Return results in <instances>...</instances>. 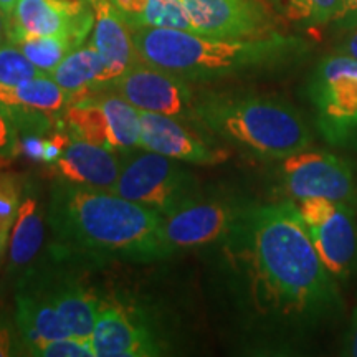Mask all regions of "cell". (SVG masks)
I'll list each match as a JSON object with an SVG mask.
<instances>
[{
	"label": "cell",
	"instance_id": "11",
	"mask_svg": "<svg viewBox=\"0 0 357 357\" xmlns=\"http://www.w3.org/2000/svg\"><path fill=\"white\" fill-rule=\"evenodd\" d=\"M245 205L230 199L199 197L162 217V236L169 253L215 247L235 227Z\"/></svg>",
	"mask_w": 357,
	"mask_h": 357
},
{
	"label": "cell",
	"instance_id": "9",
	"mask_svg": "<svg viewBox=\"0 0 357 357\" xmlns=\"http://www.w3.org/2000/svg\"><path fill=\"white\" fill-rule=\"evenodd\" d=\"M280 182L291 200L328 199L357 211V181L349 160L323 151H300L280 160Z\"/></svg>",
	"mask_w": 357,
	"mask_h": 357
},
{
	"label": "cell",
	"instance_id": "21",
	"mask_svg": "<svg viewBox=\"0 0 357 357\" xmlns=\"http://www.w3.org/2000/svg\"><path fill=\"white\" fill-rule=\"evenodd\" d=\"M45 208L35 194H25L13 222L8 242V265L10 275L20 273L35 260L45 240Z\"/></svg>",
	"mask_w": 357,
	"mask_h": 357
},
{
	"label": "cell",
	"instance_id": "12",
	"mask_svg": "<svg viewBox=\"0 0 357 357\" xmlns=\"http://www.w3.org/2000/svg\"><path fill=\"white\" fill-rule=\"evenodd\" d=\"M108 91L131 102L136 109L194 121L195 91L187 79L146 61L134 65L109 84Z\"/></svg>",
	"mask_w": 357,
	"mask_h": 357
},
{
	"label": "cell",
	"instance_id": "30",
	"mask_svg": "<svg viewBox=\"0 0 357 357\" xmlns=\"http://www.w3.org/2000/svg\"><path fill=\"white\" fill-rule=\"evenodd\" d=\"M333 26L337 32H344L352 26H357V0H342Z\"/></svg>",
	"mask_w": 357,
	"mask_h": 357
},
{
	"label": "cell",
	"instance_id": "34",
	"mask_svg": "<svg viewBox=\"0 0 357 357\" xmlns=\"http://www.w3.org/2000/svg\"><path fill=\"white\" fill-rule=\"evenodd\" d=\"M10 234H12V230L0 227V266L3 265V261H6V258L8 255V242H10Z\"/></svg>",
	"mask_w": 357,
	"mask_h": 357
},
{
	"label": "cell",
	"instance_id": "29",
	"mask_svg": "<svg viewBox=\"0 0 357 357\" xmlns=\"http://www.w3.org/2000/svg\"><path fill=\"white\" fill-rule=\"evenodd\" d=\"M19 149V128L3 106H0V158L8 159Z\"/></svg>",
	"mask_w": 357,
	"mask_h": 357
},
{
	"label": "cell",
	"instance_id": "2",
	"mask_svg": "<svg viewBox=\"0 0 357 357\" xmlns=\"http://www.w3.org/2000/svg\"><path fill=\"white\" fill-rule=\"evenodd\" d=\"M47 217L56 243L71 252L129 261L171 255L162 215L114 192L58 182Z\"/></svg>",
	"mask_w": 357,
	"mask_h": 357
},
{
	"label": "cell",
	"instance_id": "1",
	"mask_svg": "<svg viewBox=\"0 0 357 357\" xmlns=\"http://www.w3.org/2000/svg\"><path fill=\"white\" fill-rule=\"evenodd\" d=\"M215 247L238 323L260 344L303 347L341 321L346 306L339 283L291 200L245 205Z\"/></svg>",
	"mask_w": 357,
	"mask_h": 357
},
{
	"label": "cell",
	"instance_id": "31",
	"mask_svg": "<svg viewBox=\"0 0 357 357\" xmlns=\"http://www.w3.org/2000/svg\"><path fill=\"white\" fill-rule=\"evenodd\" d=\"M334 52L357 60V26H352V29L341 32V37L334 45Z\"/></svg>",
	"mask_w": 357,
	"mask_h": 357
},
{
	"label": "cell",
	"instance_id": "20",
	"mask_svg": "<svg viewBox=\"0 0 357 357\" xmlns=\"http://www.w3.org/2000/svg\"><path fill=\"white\" fill-rule=\"evenodd\" d=\"M48 77L75 100L105 91L113 83L108 66L91 43L75 48Z\"/></svg>",
	"mask_w": 357,
	"mask_h": 357
},
{
	"label": "cell",
	"instance_id": "3",
	"mask_svg": "<svg viewBox=\"0 0 357 357\" xmlns=\"http://www.w3.org/2000/svg\"><path fill=\"white\" fill-rule=\"evenodd\" d=\"M146 63L171 71L189 83H215L270 73L301 61L310 45L278 33L257 40H222L177 29L134 30Z\"/></svg>",
	"mask_w": 357,
	"mask_h": 357
},
{
	"label": "cell",
	"instance_id": "13",
	"mask_svg": "<svg viewBox=\"0 0 357 357\" xmlns=\"http://www.w3.org/2000/svg\"><path fill=\"white\" fill-rule=\"evenodd\" d=\"M95 357H153L160 354L158 337L139 311L116 300H101L91 334Z\"/></svg>",
	"mask_w": 357,
	"mask_h": 357
},
{
	"label": "cell",
	"instance_id": "26",
	"mask_svg": "<svg viewBox=\"0 0 357 357\" xmlns=\"http://www.w3.org/2000/svg\"><path fill=\"white\" fill-rule=\"evenodd\" d=\"M42 71L24 55L17 45L7 42L0 45V84H20L35 77H42Z\"/></svg>",
	"mask_w": 357,
	"mask_h": 357
},
{
	"label": "cell",
	"instance_id": "5",
	"mask_svg": "<svg viewBox=\"0 0 357 357\" xmlns=\"http://www.w3.org/2000/svg\"><path fill=\"white\" fill-rule=\"evenodd\" d=\"M306 96L328 144H357V60L337 52L324 55L307 78Z\"/></svg>",
	"mask_w": 357,
	"mask_h": 357
},
{
	"label": "cell",
	"instance_id": "24",
	"mask_svg": "<svg viewBox=\"0 0 357 357\" xmlns=\"http://www.w3.org/2000/svg\"><path fill=\"white\" fill-rule=\"evenodd\" d=\"M8 42L17 45L45 75H50L68 53L78 48V45L65 35H13Z\"/></svg>",
	"mask_w": 357,
	"mask_h": 357
},
{
	"label": "cell",
	"instance_id": "17",
	"mask_svg": "<svg viewBox=\"0 0 357 357\" xmlns=\"http://www.w3.org/2000/svg\"><path fill=\"white\" fill-rule=\"evenodd\" d=\"M73 101L75 98L48 75L26 79L15 86L0 84V106L12 116L17 128L37 129L50 124Z\"/></svg>",
	"mask_w": 357,
	"mask_h": 357
},
{
	"label": "cell",
	"instance_id": "14",
	"mask_svg": "<svg viewBox=\"0 0 357 357\" xmlns=\"http://www.w3.org/2000/svg\"><path fill=\"white\" fill-rule=\"evenodd\" d=\"M139 119L142 149L195 166H218L230 158L227 147L207 141L182 119L149 111H139Z\"/></svg>",
	"mask_w": 357,
	"mask_h": 357
},
{
	"label": "cell",
	"instance_id": "8",
	"mask_svg": "<svg viewBox=\"0 0 357 357\" xmlns=\"http://www.w3.org/2000/svg\"><path fill=\"white\" fill-rule=\"evenodd\" d=\"M291 202L329 273L337 283L351 280L357 273V211L328 199Z\"/></svg>",
	"mask_w": 357,
	"mask_h": 357
},
{
	"label": "cell",
	"instance_id": "15",
	"mask_svg": "<svg viewBox=\"0 0 357 357\" xmlns=\"http://www.w3.org/2000/svg\"><path fill=\"white\" fill-rule=\"evenodd\" d=\"M93 25L95 12L89 0H19L10 19V37L65 35L82 47Z\"/></svg>",
	"mask_w": 357,
	"mask_h": 357
},
{
	"label": "cell",
	"instance_id": "27",
	"mask_svg": "<svg viewBox=\"0 0 357 357\" xmlns=\"http://www.w3.org/2000/svg\"><path fill=\"white\" fill-rule=\"evenodd\" d=\"M26 354L37 357H95L91 341L77 336L48 339L25 347Z\"/></svg>",
	"mask_w": 357,
	"mask_h": 357
},
{
	"label": "cell",
	"instance_id": "32",
	"mask_svg": "<svg viewBox=\"0 0 357 357\" xmlns=\"http://www.w3.org/2000/svg\"><path fill=\"white\" fill-rule=\"evenodd\" d=\"M342 354L357 357V307L352 312L349 321V328L344 334V346H342Z\"/></svg>",
	"mask_w": 357,
	"mask_h": 357
},
{
	"label": "cell",
	"instance_id": "35",
	"mask_svg": "<svg viewBox=\"0 0 357 357\" xmlns=\"http://www.w3.org/2000/svg\"><path fill=\"white\" fill-rule=\"evenodd\" d=\"M8 38H10V19L0 7V45L7 43Z\"/></svg>",
	"mask_w": 357,
	"mask_h": 357
},
{
	"label": "cell",
	"instance_id": "28",
	"mask_svg": "<svg viewBox=\"0 0 357 357\" xmlns=\"http://www.w3.org/2000/svg\"><path fill=\"white\" fill-rule=\"evenodd\" d=\"M22 199V178L10 172L0 174V227L12 230Z\"/></svg>",
	"mask_w": 357,
	"mask_h": 357
},
{
	"label": "cell",
	"instance_id": "4",
	"mask_svg": "<svg viewBox=\"0 0 357 357\" xmlns=\"http://www.w3.org/2000/svg\"><path fill=\"white\" fill-rule=\"evenodd\" d=\"M194 121L211 136L260 159L281 160L312 144L300 109L278 95L204 91L195 98Z\"/></svg>",
	"mask_w": 357,
	"mask_h": 357
},
{
	"label": "cell",
	"instance_id": "6",
	"mask_svg": "<svg viewBox=\"0 0 357 357\" xmlns=\"http://www.w3.org/2000/svg\"><path fill=\"white\" fill-rule=\"evenodd\" d=\"M113 192L162 217L202 195L195 177L178 160L142 147L123 154L121 174Z\"/></svg>",
	"mask_w": 357,
	"mask_h": 357
},
{
	"label": "cell",
	"instance_id": "10",
	"mask_svg": "<svg viewBox=\"0 0 357 357\" xmlns=\"http://www.w3.org/2000/svg\"><path fill=\"white\" fill-rule=\"evenodd\" d=\"M192 32L222 40L278 35L280 17L266 0H184Z\"/></svg>",
	"mask_w": 357,
	"mask_h": 357
},
{
	"label": "cell",
	"instance_id": "36",
	"mask_svg": "<svg viewBox=\"0 0 357 357\" xmlns=\"http://www.w3.org/2000/svg\"><path fill=\"white\" fill-rule=\"evenodd\" d=\"M17 2H19V0H0V7H2V10L6 12V15L8 17V19H12L13 8H15Z\"/></svg>",
	"mask_w": 357,
	"mask_h": 357
},
{
	"label": "cell",
	"instance_id": "33",
	"mask_svg": "<svg viewBox=\"0 0 357 357\" xmlns=\"http://www.w3.org/2000/svg\"><path fill=\"white\" fill-rule=\"evenodd\" d=\"M13 334L7 324H0V357L13 356Z\"/></svg>",
	"mask_w": 357,
	"mask_h": 357
},
{
	"label": "cell",
	"instance_id": "18",
	"mask_svg": "<svg viewBox=\"0 0 357 357\" xmlns=\"http://www.w3.org/2000/svg\"><path fill=\"white\" fill-rule=\"evenodd\" d=\"M89 3L95 12V25L89 43L105 60L114 82L142 61L134 43V30L111 0H89Z\"/></svg>",
	"mask_w": 357,
	"mask_h": 357
},
{
	"label": "cell",
	"instance_id": "22",
	"mask_svg": "<svg viewBox=\"0 0 357 357\" xmlns=\"http://www.w3.org/2000/svg\"><path fill=\"white\" fill-rule=\"evenodd\" d=\"M132 30L177 29L192 32L184 0H111Z\"/></svg>",
	"mask_w": 357,
	"mask_h": 357
},
{
	"label": "cell",
	"instance_id": "16",
	"mask_svg": "<svg viewBox=\"0 0 357 357\" xmlns=\"http://www.w3.org/2000/svg\"><path fill=\"white\" fill-rule=\"evenodd\" d=\"M123 167V154L93 142L68 136L65 146L52 160L60 182L113 192Z\"/></svg>",
	"mask_w": 357,
	"mask_h": 357
},
{
	"label": "cell",
	"instance_id": "25",
	"mask_svg": "<svg viewBox=\"0 0 357 357\" xmlns=\"http://www.w3.org/2000/svg\"><path fill=\"white\" fill-rule=\"evenodd\" d=\"M342 0H266L280 19L300 26L333 24Z\"/></svg>",
	"mask_w": 357,
	"mask_h": 357
},
{
	"label": "cell",
	"instance_id": "7",
	"mask_svg": "<svg viewBox=\"0 0 357 357\" xmlns=\"http://www.w3.org/2000/svg\"><path fill=\"white\" fill-rule=\"evenodd\" d=\"M63 121L75 137L114 153L141 147L139 109L114 91L105 89L70 102Z\"/></svg>",
	"mask_w": 357,
	"mask_h": 357
},
{
	"label": "cell",
	"instance_id": "19",
	"mask_svg": "<svg viewBox=\"0 0 357 357\" xmlns=\"http://www.w3.org/2000/svg\"><path fill=\"white\" fill-rule=\"evenodd\" d=\"M15 323L25 347L48 339L73 336L47 289L20 288L15 298Z\"/></svg>",
	"mask_w": 357,
	"mask_h": 357
},
{
	"label": "cell",
	"instance_id": "23",
	"mask_svg": "<svg viewBox=\"0 0 357 357\" xmlns=\"http://www.w3.org/2000/svg\"><path fill=\"white\" fill-rule=\"evenodd\" d=\"M48 294L65 318L71 334L89 341L95 329L100 298L75 281H61L55 288L48 289Z\"/></svg>",
	"mask_w": 357,
	"mask_h": 357
}]
</instances>
